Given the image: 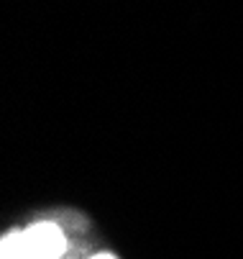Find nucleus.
<instances>
[{
	"mask_svg": "<svg viewBox=\"0 0 243 259\" xmlns=\"http://www.w3.org/2000/svg\"><path fill=\"white\" fill-rule=\"evenodd\" d=\"M26 239L33 259H62L67 251L64 231L56 224H49V221H41V224H33L31 229H26Z\"/></svg>",
	"mask_w": 243,
	"mask_h": 259,
	"instance_id": "nucleus-1",
	"label": "nucleus"
},
{
	"mask_svg": "<svg viewBox=\"0 0 243 259\" xmlns=\"http://www.w3.org/2000/svg\"><path fill=\"white\" fill-rule=\"evenodd\" d=\"M0 259H33L26 231H8L0 241Z\"/></svg>",
	"mask_w": 243,
	"mask_h": 259,
	"instance_id": "nucleus-2",
	"label": "nucleus"
},
{
	"mask_svg": "<svg viewBox=\"0 0 243 259\" xmlns=\"http://www.w3.org/2000/svg\"><path fill=\"white\" fill-rule=\"evenodd\" d=\"M90 259H115L110 251H100V254H95V256H90Z\"/></svg>",
	"mask_w": 243,
	"mask_h": 259,
	"instance_id": "nucleus-3",
	"label": "nucleus"
},
{
	"mask_svg": "<svg viewBox=\"0 0 243 259\" xmlns=\"http://www.w3.org/2000/svg\"><path fill=\"white\" fill-rule=\"evenodd\" d=\"M62 259H64V256H62Z\"/></svg>",
	"mask_w": 243,
	"mask_h": 259,
	"instance_id": "nucleus-4",
	"label": "nucleus"
}]
</instances>
